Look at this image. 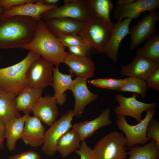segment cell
<instances>
[{
  "label": "cell",
  "mask_w": 159,
  "mask_h": 159,
  "mask_svg": "<svg viewBox=\"0 0 159 159\" xmlns=\"http://www.w3.org/2000/svg\"><path fill=\"white\" fill-rule=\"evenodd\" d=\"M82 140L78 132L72 129L64 134L58 141L56 146L57 152L64 158L79 149Z\"/></svg>",
  "instance_id": "484cf974"
},
{
  "label": "cell",
  "mask_w": 159,
  "mask_h": 159,
  "mask_svg": "<svg viewBox=\"0 0 159 159\" xmlns=\"http://www.w3.org/2000/svg\"><path fill=\"white\" fill-rule=\"evenodd\" d=\"M45 21L49 30L56 37L71 34L79 35L85 24L67 18H55Z\"/></svg>",
  "instance_id": "ffe728a7"
},
{
  "label": "cell",
  "mask_w": 159,
  "mask_h": 159,
  "mask_svg": "<svg viewBox=\"0 0 159 159\" xmlns=\"http://www.w3.org/2000/svg\"><path fill=\"white\" fill-rule=\"evenodd\" d=\"M139 95L134 93L130 97H126L118 94L115 100L119 105L115 107L113 111L116 116H129L139 122L143 119L142 113L151 109L156 107L155 103H146L138 100L136 97Z\"/></svg>",
  "instance_id": "30bf717a"
},
{
  "label": "cell",
  "mask_w": 159,
  "mask_h": 159,
  "mask_svg": "<svg viewBox=\"0 0 159 159\" xmlns=\"http://www.w3.org/2000/svg\"><path fill=\"white\" fill-rule=\"evenodd\" d=\"M155 114V109L146 110L144 119L134 125L129 124L125 116H117L116 123L118 128L124 134L127 141V148L139 144L144 145L151 140L147 136V128L149 121Z\"/></svg>",
  "instance_id": "8992f818"
},
{
  "label": "cell",
  "mask_w": 159,
  "mask_h": 159,
  "mask_svg": "<svg viewBox=\"0 0 159 159\" xmlns=\"http://www.w3.org/2000/svg\"><path fill=\"white\" fill-rule=\"evenodd\" d=\"M111 112L110 108H106L95 118L75 123L72 125V128L78 132L82 141L85 140L99 129L112 125Z\"/></svg>",
  "instance_id": "ac0fdd59"
},
{
  "label": "cell",
  "mask_w": 159,
  "mask_h": 159,
  "mask_svg": "<svg viewBox=\"0 0 159 159\" xmlns=\"http://www.w3.org/2000/svg\"><path fill=\"white\" fill-rule=\"evenodd\" d=\"M135 0H118L116 4L118 6H126L133 2Z\"/></svg>",
  "instance_id": "60d3db41"
},
{
  "label": "cell",
  "mask_w": 159,
  "mask_h": 159,
  "mask_svg": "<svg viewBox=\"0 0 159 159\" xmlns=\"http://www.w3.org/2000/svg\"><path fill=\"white\" fill-rule=\"evenodd\" d=\"M16 96L0 89V121L5 125L21 117L15 106Z\"/></svg>",
  "instance_id": "603a6c76"
},
{
  "label": "cell",
  "mask_w": 159,
  "mask_h": 159,
  "mask_svg": "<svg viewBox=\"0 0 159 159\" xmlns=\"http://www.w3.org/2000/svg\"><path fill=\"white\" fill-rule=\"evenodd\" d=\"M159 19L156 11L145 15L136 24L130 27V48L133 49L156 33V25Z\"/></svg>",
  "instance_id": "8fae6325"
},
{
  "label": "cell",
  "mask_w": 159,
  "mask_h": 159,
  "mask_svg": "<svg viewBox=\"0 0 159 159\" xmlns=\"http://www.w3.org/2000/svg\"><path fill=\"white\" fill-rule=\"evenodd\" d=\"M147 136L154 140L159 148V122L153 117L150 120L148 125Z\"/></svg>",
  "instance_id": "d6a6232c"
},
{
  "label": "cell",
  "mask_w": 159,
  "mask_h": 159,
  "mask_svg": "<svg viewBox=\"0 0 159 159\" xmlns=\"http://www.w3.org/2000/svg\"><path fill=\"white\" fill-rule=\"evenodd\" d=\"M3 9L1 7H0V14L2 13L4 11Z\"/></svg>",
  "instance_id": "b9f144b4"
},
{
  "label": "cell",
  "mask_w": 159,
  "mask_h": 159,
  "mask_svg": "<svg viewBox=\"0 0 159 159\" xmlns=\"http://www.w3.org/2000/svg\"><path fill=\"white\" fill-rule=\"evenodd\" d=\"M8 159H41V156L36 151L29 150L11 155Z\"/></svg>",
  "instance_id": "d590c367"
},
{
  "label": "cell",
  "mask_w": 159,
  "mask_h": 159,
  "mask_svg": "<svg viewBox=\"0 0 159 159\" xmlns=\"http://www.w3.org/2000/svg\"><path fill=\"white\" fill-rule=\"evenodd\" d=\"M147 88L145 80L137 77H129L122 79V85L118 91L134 92L143 98L146 96Z\"/></svg>",
  "instance_id": "f546056e"
},
{
  "label": "cell",
  "mask_w": 159,
  "mask_h": 159,
  "mask_svg": "<svg viewBox=\"0 0 159 159\" xmlns=\"http://www.w3.org/2000/svg\"><path fill=\"white\" fill-rule=\"evenodd\" d=\"M74 116L73 110L69 109L45 131L41 149L47 156L51 157L55 155L57 152L56 146L58 141L72 127V122Z\"/></svg>",
  "instance_id": "ba28073f"
},
{
  "label": "cell",
  "mask_w": 159,
  "mask_h": 159,
  "mask_svg": "<svg viewBox=\"0 0 159 159\" xmlns=\"http://www.w3.org/2000/svg\"><path fill=\"white\" fill-rule=\"evenodd\" d=\"M128 159H158L159 158V148L156 142L151 139L148 144L143 146L135 145L127 148Z\"/></svg>",
  "instance_id": "83f0119b"
},
{
  "label": "cell",
  "mask_w": 159,
  "mask_h": 159,
  "mask_svg": "<svg viewBox=\"0 0 159 159\" xmlns=\"http://www.w3.org/2000/svg\"><path fill=\"white\" fill-rule=\"evenodd\" d=\"M40 1L44 4L48 6L57 5V3L60 1L59 0H40Z\"/></svg>",
  "instance_id": "ab89813d"
},
{
  "label": "cell",
  "mask_w": 159,
  "mask_h": 159,
  "mask_svg": "<svg viewBox=\"0 0 159 159\" xmlns=\"http://www.w3.org/2000/svg\"><path fill=\"white\" fill-rule=\"evenodd\" d=\"M94 15L105 24L112 30L115 26L111 21L110 14L113 7L111 0H85Z\"/></svg>",
  "instance_id": "d4e9b609"
},
{
  "label": "cell",
  "mask_w": 159,
  "mask_h": 159,
  "mask_svg": "<svg viewBox=\"0 0 159 159\" xmlns=\"http://www.w3.org/2000/svg\"><path fill=\"white\" fill-rule=\"evenodd\" d=\"M148 88L159 92V67L145 80Z\"/></svg>",
  "instance_id": "e575fe53"
},
{
  "label": "cell",
  "mask_w": 159,
  "mask_h": 159,
  "mask_svg": "<svg viewBox=\"0 0 159 159\" xmlns=\"http://www.w3.org/2000/svg\"><path fill=\"white\" fill-rule=\"evenodd\" d=\"M53 80L52 85L54 90V96L57 104L63 105L67 100L65 92L68 90L72 80L71 74H64L60 72L58 67H54Z\"/></svg>",
  "instance_id": "cb8c5ba5"
},
{
  "label": "cell",
  "mask_w": 159,
  "mask_h": 159,
  "mask_svg": "<svg viewBox=\"0 0 159 159\" xmlns=\"http://www.w3.org/2000/svg\"><path fill=\"white\" fill-rule=\"evenodd\" d=\"M127 145L124 134L115 131L99 140L92 150L96 159H126Z\"/></svg>",
  "instance_id": "277c9868"
},
{
  "label": "cell",
  "mask_w": 159,
  "mask_h": 159,
  "mask_svg": "<svg viewBox=\"0 0 159 159\" xmlns=\"http://www.w3.org/2000/svg\"><path fill=\"white\" fill-rule=\"evenodd\" d=\"M67 48L69 53L78 56L87 57L91 52L88 49L80 46H72Z\"/></svg>",
  "instance_id": "74e56055"
},
{
  "label": "cell",
  "mask_w": 159,
  "mask_h": 159,
  "mask_svg": "<svg viewBox=\"0 0 159 159\" xmlns=\"http://www.w3.org/2000/svg\"><path fill=\"white\" fill-rule=\"evenodd\" d=\"M57 102L54 96H41L36 101L32 109L34 116L46 125L51 126L59 115Z\"/></svg>",
  "instance_id": "9a60e30c"
},
{
  "label": "cell",
  "mask_w": 159,
  "mask_h": 159,
  "mask_svg": "<svg viewBox=\"0 0 159 159\" xmlns=\"http://www.w3.org/2000/svg\"><path fill=\"white\" fill-rule=\"evenodd\" d=\"M132 20L126 19L115 24L104 52L114 63L117 62L119 47L122 41L129 34V26Z\"/></svg>",
  "instance_id": "d6986e66"
},
{
  "label": "cell",
  "mask_w": 159,
  "mask_h": 159,
  "mask_svg": "<svg viewBox=\"0 0 159 159\" xmlns=\"http://www.w3.org/2000/svg\"><path fill=\"white\" fill-rule=\"evenodd\" d=\"M64 5L43 13L42 19L67 18L86 23L93 15L85 0H64Z\"/></svg>",
  "instance_id": "52a82bcc"
},
{
  "label": "cell",
  "mask_w": 159,
  "mask_h": 159,
  "mask_svg": "<svg viewBox=\"0 0 159 159\" xmlns=\"http://www.w3.org/2000/svg\"><path fill=\"white\" fill-rule=\"evenodd\" d=\"M43 89L28 87L22 90L15 98V106L24 115H29L37 100L42 96Z\"/></svg>",
  "instance_id": "7402d4cb"
},
{
  "label": "cell",
  "mask_w": 159,
  "mask_h": 159,
  "mask_svg": "<svg viewBox=\"0 0 159 159\" xmlns=\"http://www.w3.org/2000/svg\"><path fill=\"white\" fill-rule=\"evenodd\" d=\"M159 67V64L153 60L136 55L130 63L122 67L120 73L145 80Z\"/></svg>",
  "instance_id": "5bb4252c"
},
{
  "label": "cell",
  "mask_w": 159,
  "mask_h": 159,
  "mask_svg": "<svg viewBox=\"0 0 159 159\" xmlns=\"http://www.w3.org/2000/svg\"><path fill=\"white\" fill-rule=\"evenodd\" d=\"M135 54L151 59L159 64V34L155 33L148 39Z\"/></svg>",
  "instance_id": "f1b7e54d"
},
{
  "label": "cell",
  "mask_w": 159,
  "mask_h": 159,
  "mask_svg": "<svg viewBox=\"0 0 159 159\" xmlns=\"http://www.w3.org/2000/svg\"><path fill=\"white\" fill-rule=\"evenodd\" d=\"M56 37L65 47H68L72 46H80L88 49L92 52L91 49L89 44L80 35L71 34Z\"/></svg>",
  "instance_id": "4dcf8cb0"
},
{
  "label": "cell",
  "mask_w": 159,
  "mask_h": 159,
  "mask_svg": "<svg viewBox=\"0 0 159 159\" xmlns=\"http://www.w3.org/2000/svg\"><path fill=\"white\" fill-rule=\"evenodd\" d=\"M75 153L80 156V159H96L92 149L87 145L85 140L82 141L80 148Z\"/></svg>",
  "instance_id": "836d02e7"
},
{
  "label": "cell",
  "mask_w": 159,
  "mask_h": 159,
  "mask_svg": "<svg viewBox=\"0 0 159 159\" xmlns=\"http://www.w3.org/2000/svg\"><path fill=\"white\" fill-rule=\"evenodd\" d=\"M122 79L113 78H97L90 81L94 86L102 88L118 90L122 83Z\"/></svg>",
  "instance_id": "1f68e13d"
},
{
  "label": "cell",
  "mask_w": 159,
  "mask_h": 159,
  "mask_svg": "<svg viewBox=\"0 0 159 159\" xmlns=\"http://www.w3.org/2000/svg\"><path fill=\"white\" fill-rule=\"evenodd\" d=\"M159 7V0H135L127 5L117 6L113 16L117 22L126 19H137L142 12L156 11Z\"/></svg>",
  "instance_id": "4fadbf2b"
},
{
  "label": "cell",
  "mask_w": 159,
  "mask_h": 159,
  "mask_svg": "<svg viewBox=\"0 0 159 159\" xmlns=\"http://www.w3.org/2000/svg\"><path fill=\"white\" fill-rule=\"evenodd\" d=\"M54 65L51 62L39 57L29 67L26 78L29 87L43 89L52 85Z\"/></svg>",
  "instance_id": "9c48e42d"
},
{
  "label": "cell",
  "mask_w": 159,
  "mask_h": 159,
  "mask_svg": "<svg viewBox=\"0 0 159 159\" xmlns=\"http://www.w3.org/2000/svg\"><path fill=\"white\" fill-rule=\"evenodd\" d=\"M112 31L93 14L85 23L79 35L89 44L92 52L103 53L110 38Z\"/></svg>",
  "instance_id": "5b68a950"
},
{
  "label": "cell",
  "mask_w": 159,
  "mask_h": 159,
  "mask_svg": "<svg viewBox=\"0 0 159 159\" xmlns=\"http://www.w3.org/2000/svg\"><path fill=\"white\" fill-rule=\"evenodd\" d=\"M0 58H1V56H0Z\"/></svg>",
  "instance_id": "7bdbcfd3"
},
{
  "label": "cell",
  "mask_w": 159,
  "mask_h": 159,
  "mask_svg": "<svg viewBox=\"0 0 159 159\" xmlns=\"http://www.w3.org/2000/svg\"><path fill=\"white\" fill-rule=\"evenodd\" d=\"M32 0H0V7L4 10L11 7L21 5L29 2Z\"/></svg>",
  "instance_id": "8d00e7d4"
},
{
  "label": "cell",
  "mask_w": 159,
  "mask_h": 159,
  "mask_svg": "<svg viewBox=\"0 0 159 159\" xmlns=\"http://www.w3.org/2000/svg\"><path fill=\"white\" fill-rule=\"evenodd\" d=\"M45 132L44 127L38 119L27 115L20 139L25 145L37 147L43 145Z\"/></svg>",
  "instance_id": "2e32d148"
},
{
  "label": "cell",
  "mask_w": 159,
  "mask_h": 159,
  "mask_svg": "<svg viewBox=\"0 0 159 159\" xmlns=\"http://www.w3.org/2000/svg\"><path fill=\"white\" fill-rule=\"evenodd\" d=\"M40 56L29 51L21 61L11 66L0 68V89L16 97L29 87L26 78L27 70L32 63Z\"/></svg>",
  "instance_id": "3957f363"
},
{
  "label": "cell",
  "mask_w": 159,
  "mask_h": 159,
  "mask_svg": "<svg viewBox=\"0 0 159 159\" xmlns=\"http://www.w3.org/2000/svg\"><path fill=\"white\" fill-rule=\"evenodd\" d=\"M58 7L57 5H44L40 0H32L24 4L13 6L4 10L1 14L6 16H21L29 17L38 21L42 19L41 15L43 13Z\"/></svg>",
  "instance_id": "e0dca14e"
},
{
  "label": "cell",
  "mask_w": 159,
  "mask_h": 159,
  "mask_svg": "<svg viewBox=\"0 0 159 159\" xmlns=\"http://www.w3.org/2000/svg\"><path fill=\"white\" fill-rule=\"evenodd\" d=\"M27 115L15 119L5 125L6 145L10 151L15 149L16 142L22 135Z\"/></svg>",
  "instance_id": "4316f807"
},
{
  "label": "cell",
  "mask_w": 159,
  "mask_h": 159,
  "mask_svg": "<svg viewBox=\"0 0 159 159\" xmlns=\"http://www.w3.org/2000/svg\"><path fill=\"white\" fill-rule=\"evenodd\" d=\"M5 125L0 121V150L4 148L5 139Z\"/></svg>",
  "instance_id": "f35d334b"
},
{
  "label": "cell",
  "mask_w": 159,
  "mask_h": 159,
  "mask_svg": "<svg viewBox=\"0 0 159 159\" xmlns=\"http://www.w3.org/2000/svg\"><path fill=\"white\" fill-rule=\"evenodd\" d=\"M87 79L77 77L72 80L69 88L72 92L74 98V105L73 110L74 116L80 117L87 106L96 100L98 95L91 92L87 84Z\"/></svg>",
  "instance_id": "7c38bea8"
},
{
  "label": "cell",
  "mask_w": 159,
  "mask_h": 159,
  "mask_svg": "<svg viewBox=\"0 0 159 159\" xmlns=\"http://www.w3.org/2000/svg\"><path fill=\"white\" fill-rule=\"evenodd\" d=\"M21 48L33 52L43 58L52 62L55 67L64 63L69 53L65 47L49 30L44 21H37L34 37Z\"/></svg>",
  "instance_id": "7a4b0ae2"
},
{
  "label": "cell",
  "mask_w": 159,
  "mask_h": 159,
  "mask_svg": "<svg viewBox=\"0 0 159 159\" xmlns=\"http://www.w3.org/2000/svg\"><path fill=\"white\" fill-rule=\"evenodd\" d=\"M64 63L69 67L71 74L73 73L77 77L87 80L94 75L95 65L88 57L78 56L69 53Z\"/></svg>",
  "instance_id": "44dd1931"
},
{
  "label": "cell",
  "mask_w": 159,
  "mask_h": 159,
  "mask_svg": "<svg viewBox=\"0 0 159 159\" xmlns=\"http://www.w3.org/2000/svg\"><path fill=\"white\" fill-rule=\"evenodd\" d=\"M37 22L29 17L0 14V48H22L33 39Z\"/></svg>",
  "instance_id": "6da1fadb"
}]
</instances>
